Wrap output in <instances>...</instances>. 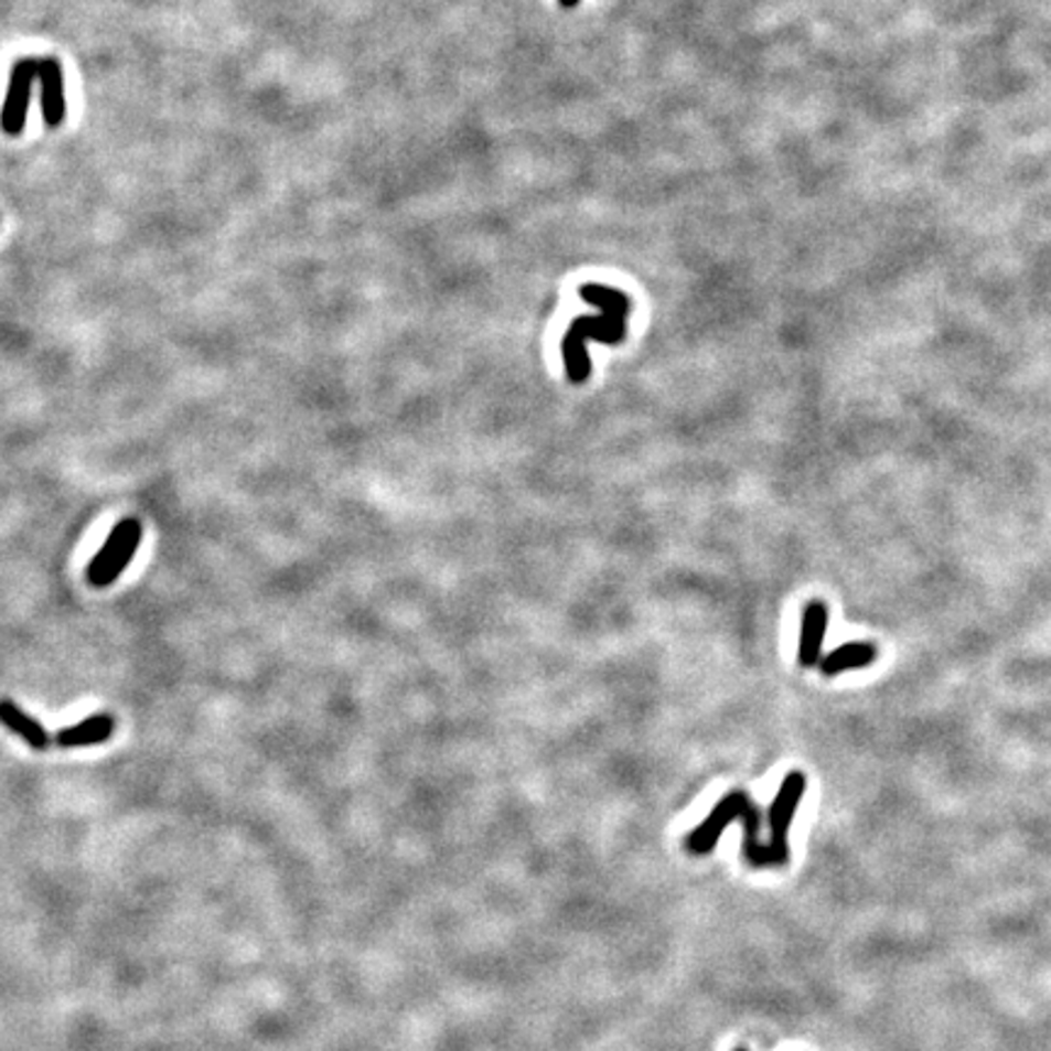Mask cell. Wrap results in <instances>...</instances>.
<instances>
[{
    "instance_id": "cell-6",
    "label": "cell",
    "mask_w": 1051,
    "mask_h": 1051,
    "mask_svg": "<svg viewBox=\"0 0 1051 1051\" xmlns=\"http://www.w3.org/2000/svg\"><path fill=\"white\" fill-rule=\"evenodd\" d=\"M828 633V607L825 601L813 599L803 609L801 616V643H798V663L803 667H813L823 659V643Z\"/></svg>"
},
{
    "instance_id": "cell-2",
    "label": "cell",
    "mask_w": 1051,
    "mask_h": 1051,
    "mask_svg": "<svg viewBox=\"0 0 1051 1051\" xmlns=\"http://www.w3.org/2000/svg\"><path fill=\"white\" fill-rule=\"evenodd\" d=\"M730 823H740L746 828V840H742V857L748 859V865L754 869H764V867H779L776 857L772 852L770 843L760 840V828H762V816L760 808L754 806L752 798L746 794V791H733L726 798H720L711 816H708L699 828L691 830L687 837V847L694 855H706L716 847L720 833H723Z\"/></svg>"
},
{
    "instance_id": "cell-9",
    "label": "cell",
    "mask_w": 1051,
    "mask_h": 1051,
    "mask_svg": "<svg viewBox=\"0 0 1051 1051\" xmlns=\"http://www.w3.org/2000/svg\"><path fill=\"white\" fill-rule=\"evenodd\" d=\"M877 655H879V651L873 643H867V641L845 643L840 647H835L833 653L825 655L818 663V669H821L823 677H837V675H843V672H849V669L869 667L873 659H877Z\"/></svg>"
},
{
    "instance_id": "cell-11",
    "label": "cell",
    "mask_w": 1051,
    "mask_h": 1051,
    "mask_svg": "<svg viewBox=\"0 0 1051 1051\" xmlns=\"http://www.w3.org/2000/svg\"><path fill=\"white\" fill-rule=\"evenodd\" d=\"M577 3H580V0H560L562 8H575Z\"/></svg>"
},
{
    "instance_id": "cell-8",
    "label": "cell",
    "mask_w": 1051,
    "mask_h": 1051,
    "mask_svg": "<svg viewBox=\"0 0 1051 1051\" xmlns=\"http://www.w3.org/2000/svg\"><path fill=\"white\" fill-rule=\"evenodd\" d=\"M112 733H115V718L110 714H93L76 726L58 730L54 742L64 750L90 748V746H100V742H108Z\"/></svg>"
},
{
    "instance_id": "cell-5",
    "label": "cell",
    "mask_w": 1051,
    "mask_h": 1051,
    "mask_svg": "<svg viewBox=\"0 0 1051 1051\" xmlns=\"http://www.w3.org/2000/svg\"><path fill=\"white\" fill-rule=\"evenodd\" d=\"M803 794H806V774L791 772L786 774L784 784L779 786L770 806V828H772L770 847L779 867H784L789 861V825L791 821H794V813L798 808Z\"/></svg>"
},
{
    "instance_id": "cell-1",
    "label": "cell",
    "mask_w": 1051,
    "mask_h": 1051,
    "mask_svg": "<svg viewBox=\"0 0 1051 1051\" xmlns=\"http://www.w3.org/2000/svg\"><path fill=\"white\" fill-rule=\"evenodd\" d=\"M580 298L601 310L597 317H577L570 324L568 334L562 339V361L565 373L572 385H582L592 375V358H589L587 344L589 341H599V344L616 346L625 339L629 332V310L631 300L616 288H604L597 282L580 288Z\"/></svg>"
},
{
    "instance_id": "cell-3",
    "label": "cell",
    "mask_w": 1051,
    "mask_h": 1051,
    "mask_svg": "<svg viewBox=\"0 0 1051 1051\" xmlns=\"http://www.w3.org/2000/svg\"><path fill=\"white\" fill-rule=\"evenodd\" d=\"M141 534H144V528H141L139 518H122V522L110 530L100 553L90 560L86 570L88 582L103 589L110 587L115 580H120L129 560H132L135 553L139 550Z\"/></svg>"
},
{
    "instance_id": "cell-7",
    "label": "cell",
    "mask_w": 1051,
    "mask_h": 1051,
    "mask_svg": "<svg viewBox=\"0 0 1051 1051\" xmlns=\"http://www.w3.org/2000/svg\"><path fill=\"white\" fill-rule=\"evenodd\" d=\"M40 86H42L44 122L46 127H58L66 117V88H64V68L56 56H42Z\"/></svg>"
},
{
    "instance_id": "cell-12",
    "label": "cell",
    "mask_w": 1051,
    "mask_h": 1051,
    "mask_svg": "<svg viewBox=\"0 0 1051 1051\" xmlns=\"http://www.w3.org/2000/svg\"><path fill=\"white\" fill-rule=\"evenodd\" d=\"M736 1051H746V1049H736Z\"/></svg>"
},
{
    "instance_id": "cell-10",
    "label": "cell",
    "mask_w": 1051,
    "mask_h": 1051,
    "mask_svg": "<svg viewBox=\"0 0 1051 1051\" xmlns=\"http://www.w3.org/2000/svg\"><path fill=\"white\" fill-rule=\"evenodd\" d=\"M0 726H6L10 733L25 740L32 750H46L52 742L50 733H46L40 720L22 711V708L10 699H0Z\"/></svg>"
},
{
    "instance_id": "cell-4",
    "label": "cell",
    "mask_w": 1051,
    "mask_h": 1051,
    "mask_svg": "<svg viewBox=\"0 0 1051 1051\" xmlns=\"http://www.w3.org/2000/svg\"><path fill=\"white\" fill-rule=\"evenodd\" d=\"M40 66H42L40 56H25V58H18V62L13 64V71H10L8 98L3 103V110H0V127H3V132L8 137H20L22 132H25L30 93H32L34 81H40Z\"/></svg>"
}]
</instances>
